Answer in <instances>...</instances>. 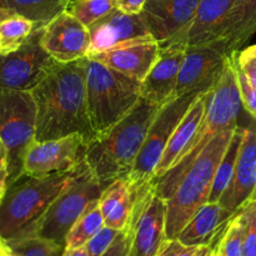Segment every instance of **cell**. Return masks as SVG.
I'll use <instances>...</instances> for the list:
<instances>
[{
    "mask_svg": "<svg viewBox=\"0 0 256 256\" xmlns=\"http://www.w3.org/2000/svg\"><path fill=\"white\" fill-rule=\"evenodd\" d=\"M119 230L112 229L109 226H102L85 245V249L89 256H102L112 244L115 238L119 234Z\"/></svg>",
    "mask_w": 256,
    "mask_h": 256,
    "instance_id": "cell-34",
    "label": "cell"
},
{
    "mask_svg": "<svg viewBox=\"0 0 256 256\" xmlns=\"http://www.w3.org/2000/svg\"><path fill=\"white\" fill-rule=\"evenodd\" d=\"M130 238L126 229L120 232L112 244L108 248L106 252L102 256H129Z\"/></svg>",
    "mask_w": 256,
    "mask_h": 256,
    "instance_id": "cell-37",
    "label": "cell"
},
{
    "mask_svg": "<svg viewBox=\"0 0 256 256\" xmlns=\"http://www.w3.org/2000/svg\"><path fill=\"white\" fill-rule=\"evenodd\" d=\"M210 255H212V254H210ZM210 255H209V256H210Z\"/></svg>",
    "mask_w": 256,
    "mask_h": 256,
    "instance_id": "cell-51",
    "label": "cell"
},
{
    "mask_svg": "<svg viewBox=\"0 0 256 256\" xmlns=\"http://www.w3.org/2000/svg\"><path fill=\"white\" fill-rule=\"evenodd\" d=\"M236 0H200L188 32V46L220 39L222 26Z\"/></svg>",
    "mask_w": 256,
    "mask_h": 256,
    "instance_id": "cell-22",
    "label": "cell"
},
{
    "mask_svg": "<svg viewBox=\"0 0 256 256\" xmlns=\"http://www.w3.org/2000/svg\"><path fill=\"white\" fill-rule=\"evenodd\" d=\"M200 0H162L146 2L140 12L145 25L160 45L185 42Z\"/></svg>",
    "mask_w": 256,
    "mask_h": 256,
    "instance_id": "cell-14",
    "label": "cell"
},
{
    "mask_svg": "<svg viewBox=\"0 0 256 256\" xmlns=\"http://www.w3.org/2000/svg\"><path fill=\"white\" fill-rule=\"evenodd\" d=\"M256 32V0H236L222 26L220 39L229 52L244 46Z\"/></svg>",
    "mask_w": 256,
    "mask_h": 256,
    "instance_id": "cell-23",
    "label": "cell"
},
{
    "mask_svg": "<svg viewBox=\"0 0 256 256\" xmlns=\"http://www.w3.org/2000/svg\"><path fill=\"white\" fill-rule=\"evenodd\" d=\"M200 248L186 246V245L182 244L178 239L166 240L162 244V249L159 250L156 256H194Z\"/></svg>",
    "mask_w": 256,
    "mask_h": 256,
    "instance_id": "cell-36",
    "label": "cell"
},
{
    "mask_svg": "<svg viewBox=\"0 0 256 256\" xmlns=\"http://www.w3.org/2000/svg\"><path fill=\"white\" fill-rule=\"evenodd\" d=\"M252 199H256V190H255V192H254V196H252Z\"/></svg>",
    "mask_w": 256,
    "mask_h": 256,
    "instance_id": "cell-48",
    "label": "cell"
},
{
    "mask_svg": "<svg viewBox=\"0 0 256 256\" xmlns=\"http://www.w3.org/2000/svg\"><path fill=\"white\" fill-rule=\"evenodd\" d=\"M242 102L236 74L232 59L229 58L222 79L215 85L214 89L209 92L206 110L196 134L188 144L172 169L162 175L159 180L152 182V185H155V189L160 198H162L165 202L172 198L188 170L192 168L202 150L218 134L224 130L235 129L238 126V118L242 112Z\"/></svg>",
    "mask_w": 256,
    "mask_h": 256,
    "instance_id": "cell-3",
    "label": "cell"
},
{
    "mask_svg": "<svg viewBox=\"0 0 256 256\" xmlns=\"http://www.w3.org/2000/svg\"><path fill=\"white\" fill-rule=\"evenodd\" d=\"M12 15H14V12H10V10L4 9V8L0 6V22H2V20L6 19V18L12 16Z\"/></svg>",
    "mask_w": 256,
    "mask_h": 256,
    "instance_id": "cell-44",
    "label": "cell"
},
{
    "mask_svg": "<svg viewBox=\"0 0 256 256\" xmlns=\"http://www.w3.org/2000/svg\"><path fill=\"white\" fill-rule=\"evenodd\" d=\"M84 162L66 172L44 176L22 175L10 185L0 202V235L2 239H12L34 222L74 182Z\"/></svg>",
    "mask_w": 256,
    "mask_h": 256,
    "instance_id": "cell-5",
    "label": "cell"
},
{
    "mask_svg": "<svg viewBox=\"0 0 256 256\" xmlns=\"http://www.w3.org/2000/svg\"><path fill=\"white\" fill-rule=\"evenodd\" d=\"M88 56L56 62L32 90L36 105L35 140L60 139L79 134L95 139L86 99Z\"/></svg>",
    "mask_w": 256,
    "mask_h": 256,
    "instance_id": "cell-1",
    "label": "cell"
},
{
    "mask_svg": "<svg viewBox=\"0 0 256 256\" xmlns=\"http://www.w3.org/2000/svg\"><path fill=\"white\" fill-rule=\"evenodd\" d=\"M88 144L79 134L45 142L34 140L25 154L22 175L44 176L70 172L85 160Z\"/></svg>",
    "mask_w": 256,
    "mask_h": 256,
    "instance_id": "cell-13",
    "label": "cell"
},
{
    "mask_svg": "<svg viewBox=\"0 0 256 256\" xmlns=\"http://www.w3.org/2000/svg\"><path fill=\"white\" fill-rule=\"evenodd\" d=\"M162 50L159 42L150 38L126 42L106 52L88 55L92 59L142 82Z\"/></svg>",
    "mask_w": 256,
    "mask_h": 256,
    "instance_id": "cell-18",
    "label": "cell"
},
{
    "mask_svg": "<svg viewBox=\"0 0 256 256\" xmlns=\"http://www.w3.org/2000/svg\"><path fill=\"white\" fill-rule=\"evenodd\" d=\"M36 105L32 92L0 89V139L8 150L9 186L22 175L24 158L35 140Z\"/></svg>",
    "mask_w": 256,
    "mask_h": 256,
    "instance_id": "cell-8",
    "label": "cell"
},
{
    "mask_svg": "<svg viewBox=\"0 0 256 256\" xmlns=\"http://www.w3.org/2000/svg\"><path fill=\"white\" fill-rule=\"evenodd\" d=\"M132 192V210L126 232L129 256H156L166 242V202L159 196L152 182Z\"/></svg>",
    "mask_w": 256,
    "mask_h": 256,
    "instance_id": "cell-10",
    "label": "cell"
},
{
    "mask_svg": "<svg viewBox=\"0 0 256 256\" xmlns=\"http://www.w3.org/2000/svg\"><path fill=\"white\" fill-rule=\"evenodd\" d=\"M9 188V170L8 166L0 168V202L4 199Z\"/></svg>",
    "mask_w": 256,
    "mask_h": 256,
    "instance_id": "cell-39",
    "label": "cell"
},
{
    "mask_svg": "<svg viewBox=\"0 0 256 256\" xmlns=\"http://www.w3.org/2000/svg\"><path fill=\"white\" fill-rule=\"evenodd\" d=\"M142 82L88 56L86 99L95 138L124 119L140 100Z\"/></svg>",
    "mask_w": 256,
    "mask_h": 256,
    "instance_id": "cell-6",
    "label": "cell"
},
{
    "mask_svg": "<svg viewBox=\"0 0 256 256\" xmlns=\"http://www.w3.org/2000/svg\"><path fill=\"white\" fill-rule=\"evenodd\" d=\"M64 256H89L85 246L76 248V249H65Z\"/></svg>",
    "mask_w": 256,
    "mask_h": 256,
    "instance_id": "cell-40",
    "label": "cell"
},
{
    "mask_svg": "<svg viewBox=\"0 0 256 256\" xmlns=\"http://www.w3.org/2000/svg\"><path fill=\"white\" fill-rule=\"evenodd\" d=\"M212 252V246H202L199 250L196 252V254L194 256H209Z\"/></svg>",
    "mask_w": 256,
    "mask_h": 256,
    "instance_id": "cell-43",
    "label": "cell"
},
{
    "mask_svg": "<svg viewBox=\"0 0 256 256\" xmlns=\"http://www.w3.org/2000/svg\"><path fill=\"white\" fill-rule=\"evenodd\" d=\"M0 256H16V254L12 252V248L8 245L6 242H5L4 245L2 246V249H0Z\"/></svg>",
    "mask_w": 256,
    "mask_h": 256,
    "instance_id": "cell-42",
    "label": "cell"
},
{
    "mask_svg": "<svg viewBox=\"0 0 256 256\" xmlns=\"http://www.w3.org/2000/svg\"><path fill=\"white\" fill-rule=\"evenodd\" d=\"M234 64L246 76L252 88H256V44L242 50H234L230 54Z\"/></svg>",
    "mask_w": 256,
    "mask_h": 256,
    "instance_id": "cell-32",
    "label": "cell"
},
{
    "mask_svg": "<svg viewBox=\"0 0 256 256\" xmlns=\"http://www.w3.org/2000/svg\"><path fill=\"white\" fill-rule=\"evenodd\" d=\"M186 48L185 42H180L162 45L159 58L140 86L142 99L158 106L172 100Z\"/></svg>",
    "mask_w": 256,
    "mask_h": 256,
    "instance_id": "cell-17",
    "label": "cell"
},
{
    "mask_svg": "<svg viewBox=\"0 0 256 256\" xmlns=\"http://www.w3.org/2000/svg\"><path fill=\"white\" fill-rule=\"evenodd\" d=\"M162 2V0H148L146 2Z\"/></svg>",
    "mask_w": 256,
    "mask_h": 256,
    "instance_id": "cell-47",
    "label": "cell"
},
{
    "mask_svg": "<svg viewBox=\"0 0 256 256\" xmlns=\"http://www.w3.org/2000/svg\"><path fill=\"white\" fill-rule=\"evenodd\" d=\"M42 28L35 29L22 48L0 55V89L32 92L56 64L40 44Z\"/></svg>",
    "mask_w": 256,
    "mask_h": 256,
    "instance_id": "cell-12",
    "label": "cell"
},
{
    "mask_svg": "<svg viewBox=\"0 0 256 256\" xmlns=\"http://www.w3.org/2000/svg\"><path fill=\"white\" fill-rule=\"evenodd\" d=\"M148 0H115L116 8L126 14H140Z\"/></svg>",
    "mask_w": 256,
    "mask_h": 256,
    "instance_id": "cell-38",
    "label": "cell"
},
{
    "mask_svg": "<svg viewBox=\"0 0 256 256\" xmlns=\"http://www.w3.org/2000/svg\"><path fill=\"white\" fill-rule=\"evenodd\" d=\"M230 59H232V58H230ZM232 65H234L235 74H236L238 85H239L240 95H242V108H244L254 119H256V88H252V85H250L246 76H245V75L242 74V70L234 64L232 60Z\"/></svg>",
    "mask_w": 256,
    "mask_h": 256,
    "instance_id": "cell-35",
    "label": "cell"
},
{
    "mask_svg": "<svg viewBox=\"0 0 256 256\" xmlns=\"http://www.w3.org/2000/svg\"><path fill=\"white\" fill-rule=\"evenodd\" d=\"M235 129L224 130L206 145L178 185L172 198L166 200V240L178 239L195 212L209 202L216 169Z\"/></svg>",
    "mask_w": 256,
    "mask_h": 256,
    "instance_id": "cell-4",
    "label": "cell"
},
{
    "mask_svg": "<svg viewBox=\"0 0 256 256\" xmlns=\"http://www.w3.org/2000/svg\"><path fill=\"white\" fill-rule=\"evenodd\" d=\"M219 240V239H218ZM210 256H220V254H219V252H218V249H216V245H212V255Z\"/></svg>",
    "mask_w": 256,
    "mask_h": 256,
    "instance_id": "cell-45",
    "label": "cell"
},
{
    "mask_svg": "<svg viewBox=\"0 0 256 256\" xmlns=\"http://www.w3.org/2000/svg\"><path fill=\"white\" fill-rule=\"evenodd\" d=\"M160 108L140 98L124 119L88 144L85 160L105 188L130 174Z\"/></svg>",
    "mask_w": 256,
    "mask_h": 256,
    "instance_id": "cell-2",
    "label": "cell"
},
{
    "mask_svg": "<svg viewBox=\"0 0 256 256\" xmlns=\"http://www.w3.org/2000/svg\"><path fill=\"white\" fill-rule=\"evenodd\" d=\"M104 189L105 186L95 176L85 160L74 182L34 222L15 238L39 236L65 246V239L72 225L92 205L99 202Z\"/></svg>",
    "mask_w": 256,
    "mask_h": 256,
    "instance_id": "cell-7",
    "label": "cell"
},
{
    "mask_svg": "<svg viewBox=\"0 0 256 256\" xmlns=\"http://www.w3.org/2000/svg\"><path fill=\"white\" fill-rule=\"evenodd\" d=\"M244 132L245 128L236 126V129H235L234 135H232V140H230L229 146H228L226 152H225L224 156H222V162H220L219 166L216 169L214 184H212V192L209 195L210 202H220L222 194L226 190L228 185L232 182L238 156H239L240 146H242V138H244Z\"/></svg>",
    "mask_w": 256,
    "mask_h": 256,
    "instance_id": "cell-26",
    "label": "cell"
},
{
    "mask_svg": "<svg viewBox=\"0 0 256 256\" xmlns=\"http://www.w3.org/2000/svg\"><path fill=\"white\" fill-rule=\"evenodd\" d=\"M88 29L90 32L88 55L106 52L126 42L152 38L142 15L126 14L118 8Z\"/></svg>",
    "mask_w": 256,
    "mask_h": 256,
    "instance_id": "cell-16",
    "label": "cell"
},
{
    "mask_svg": "<svg viewBox=\"0 0 256 256\" xmlns=\"http://www.w3.org/2000/svg\"><path fill=\"white\" fill-rule=\"evenodd\" d=\"M38 29L35 22L20 15H12L0 22V55L16 52Z\"/></svg>",
    "mask_w": 256,
    "mask_h": 256,
    "instance_id": "cell-27",
    "label": "cell"
},
{
    "mask_svg": "<svg viewBox=\"0 0 256 256\" xmlns=\"http://www.w3.org/2000/svg\"><path fill=\"white\" fill-rule=\"evenodd\" d=\"M246 222L242 209L234 215L215 245L220 256H242Z\"/></svg>",
    "mask_w": 256,
    "mask_h": 256,
    "instance_id": "cell-29",
    "label": "cell"
},
{
    "mask_svg": "<svg viewBox=\"0 0 256 256\" xmlns=\"http://www.w3.org/2000/svg\"><path fill=\"white\" fill-rule=\"evenodd\" d=\"M40 44L58 62H72L88 56L89 29L69 12H62L42 28Z\"/></svg>",
    "mask_w": 256,
    "mask_h": 256,
    "instance_id": "cell-15",
    "label": "cell"
},
{
    "mask_svg": "<svg viewBox=\"0 0 256 256\" xmlns=\"http://www.w3.org/2000/svg\"><path fill=\"white\" fill-rule=\"evenodd\" d=\"M4 242H5V240L2 239V235H0V249H2V245H4Z\"/></svg>",
    "mask_w": 256,
    "mask_h": 256,
    "instance_id": "cell-46",
    "label": "cell"
},
{
    "mask_svg": "<svg viewBox=\"0 0 256 256\" xmlns=\"http://www.w3.org/2000/svg\"><path fill=\"white\" fill-rule=\"evenodd\" d=\"M246 222L242 256H256V199H252L242 208Z\"/></svg>",
    "mask_w": 256,
    "mask_h": 256,
    "instance_id": "cell-33",
    "label": "cell"
},
{
    "mask_svg": "<svg viewBox=\"0 0 256 256\" xmlns=\"http://www.w3.org/2000/svg\"><path fill=\"white\" fill-rule=\"evenodd\" d=\"M232 52L222 39L188 46L172 99L188 92H206L222 79Z\"/></svg>",
    "mask_w": 256,
    "mask_h": 256,
    "instance_id": "cell-11",
    "label": "cell"
},
{
    "mask_svg": "<svg viewBox=\"0 0 256 256\" xmlns=\"http://www.w3.org/2000/svg\"><path fill=\"white\" fill-rule=\"evenodd\" d=\"M200 94L202 92H192L180 95L160 108L150 125L136 162L125 179L130 190H136L152 182L172 132Z\"/></svg>",
    "mask_w": 256,
    "mask_h": 256,
    "instance_id": "cell-9",
    "label": "cell"
},
{
    "mask_svg": "<svg viewBox=\"0 0 256 256\" xmlns=\"http://www.w3.org/2000/svg\"><path fill=\"white\" fill-rule=\"evenodd\" d=\"M16 256H62L64 245L39 236H18L5 240Z\"/></svg>",
    "mask_w": 256,
    "mask_h": 256,
    "instance_id": "cell-30",
    "label": "cell"
},
{
    "mask_svg": "<svg viewBox=\"0 0 256 256\" xmlns=\"http://www.w3.org/2000/svg\"><path fill=\"white\" fill-rule=\"evenodd\" d=\"M105 226L112 229H126L132 210V192L125 180L118 179L108 185L99 200Z\"/></svg>",
    "mask_w": 256,
    "mask_h": 256,
    "instance_id": "cell-24",
    "label": "cell"
},
{
    "mask_svg": "<svg viewBox=\"0 0 256 256\" xmlns=\"http://www.w3.org/2000/svg\"><path fill=\"white\" fill-rule=\"evenodd\" d=\"M236 212L224 208L219 202H205L185 225L178 240L186 246H212Z\"/></svg>",
    "mask_w": 256,
    "mask_h": 256,
    "instance_id": "cell-20",
    "label": "cell"
},
{
    "mask_svg": "<svg viewBox=\"0 0 256 256\" xmlns=\"http://www.w3.org/2000/svg\"><path fill=\"white\" fill-rule=\"evenodd\" d=\"M208 99H209V92L200 94L198 99L192 102V105L188 110L182 122H179L175 132H172L169 142H168L166 149H165L162 160H160L159 165L155 170L152 182L159 180L162 175L166 174L172 169V166L179 159V156L184 152L185 148L188 146V144L192 142V139L196 134L198 129H199L200 124H202V118H204Z\"/></svg>",
    "mask_w": 256,
    "mask_h": 256,
    "instance_id": "cell-21",
    "label": "cell"
},
{
    "mask_svg": "<svg viewBox=\"0 0 256 256\" xmlns=\"http://www.w3.org/2000/svg\"><path fill=\"white\" fill-rule=\"evenodd\" d=\"M105 225L99 202L92 205L72 225L65 239V249H76L86 242Z\"/></svg>",
    "mask_w": 256,
    "mask_h": 256,
    "instance_id": "cell-28",
    "label": "cell"
},
{
    "mask_svg": "<svg viewBox=\"0 0 256 256\" xmlns=\"http://www.w3.org/2000/svg\"><path fill=\"white\" fill-rule=\"evenodd\" d=\"M256 190V126L245 128L232 182L220 204L236 212L250 202Z\"/></svg>",
    "mask_w": 256,
    "mask_h": 256,
    "instance_id": "cell-19",
    "label": "cell"
},
{
    "mask_svg": "<svg viewBox=\"0 0 256 256\" xmlns=\"http://www.w3.org/2000/svg\"><path fill=\"white\" fill-rule=\"evenodd\" d=\"M69 2L70 0H0V6L32 20L39 29L65 12Z\"/></svg>",
    "mask_w": 256,
    "mask_h": 256,
    "instance_id": "cell-25",
    "label": "cell"
},
{
    "mask_svg": "<svg viewBox=\"0 0 256 256\" xmlns=\"http://www.w3.org/2000/svg\"><path fill=\"white\" fill-rule=\"evenodd\" d=\"M62 256H64V254H62Z\"/></svg>",
    "mask_w": 256,
    "mask_h": 256,
    "instance_id": "cell-50",
    "label": "cell"
},
{
    "mask_svg": "<svg viewBox=\"0 0 256 256\" xmlns=\"http://www.w3.org/2000/svg\"><path fill=\"white\" fill-rule=\"evenodd\" d=\"M8 166V150L0 139V168Z\"/></svg>",
    "mask_w": 256,
    "mask_h": 256,
    "instance_id": "cell-41",
    "label": "cell"
},
{
    "mask_svg": "<svg viewBox=\"0 0 256 256\" xmlns=\"http://www.w3.org/2000/svg\"><path fill=\"white\" fill-rule=\"evenodd\" d=\"M116 8L115 0H74L69 2L66 12L74 15L86 28L104 18Z\"/></svg>",
    "mask_w": 256,
    "mask_h": 256,
    "instance_id": "cell-31",
    "label": "cell"
},
{
    "mask_svg": "<svg viewBox=\"0 0 256 256\" xmlns=\"http://www.w3.org/2000/svg\"><path fill=\"white\" fill-rule=\"evenodd\" d=\"M74 2V0H70V2Z\"/></svg>",
    "mask_w": 256,
    "mask_h": 256,
    "instance_id": "cell-49",
    "label": "cell"
}]
</instances>
